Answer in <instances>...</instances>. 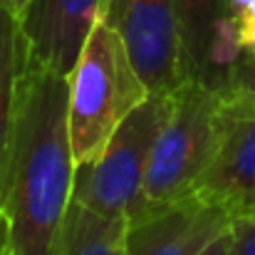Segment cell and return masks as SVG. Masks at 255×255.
I'll return each mask as SVG.
<instances>
[{
	"instance_id": "cell-4",
	"label": "cell",
	"mask_w": 255,
	"mask_h": 255,
	"mask_svg": "<svg viewBox=\"0 0 255 255\" xmlns=\"http://www.w3.org/2000/svg\"><path fill=\"white\" fill-rule=\"evenodd\" d=\"M173 92H154L114 131L104 154L87 166L75 169L72 201L94 213L127 218L141 216V188L154 141L166 122Z\"/></svg>"
},
{
	"instance_id": "cell-11",
	"label": "cell",
	"mask_w": 255,
	"mask_h": 255,
	"mask_svg": "<svg viewBox=\"0 0 255 255\" xmlns=\"http://www.w3.org/2000/svg\"><path fill=\"white\" fill-rule=\"evenodd\" d=\"M176 12L181 27L186 75L203 80L211 32L216 22L231 12V0H176Z\"/></svg>"
},
{
	"instance_id": "cell-5",
	"label": "cell",
	"mask_w": 255,
	"mask_h": 255,
	"mask_svg": "<svg viewBox=\"0 0 255 255\" xmlns=\"http://www.w3.org/2000/svg\"><path fill=\"white\" fill-rule=\"evenodd\" d=\"M109 22L149 92H173L186 75L176 0H107Z\"/></svg>"
},
{
	"instance_id": "cell-14",
	"label": "cell",
	"mask_w": 255,
	"mask_h": 255,
	"mask_svg": "<svg viewBox=\"0 0 255 255\" xmlns=\"http://www.w3.org/2000/svg\"><path fill=\"white\" fill-rule=\"evenodd\" d=\"M233 20H236L238 42H241L243 52H255V5L233 12Z\"/></svg>"
},
{
	"instance_id": "cell-6",
	"label": "cell",
	"mask_w": 255,
	"mask_h": 255,
	"mask_svg": "<svg viewBox=\"0 0 255 255\" xmlns=\"http://www.w3.org/2000/svg\"><path fill=\"white\" fill-rule=\"evenodd\" d=\"M104 7L107 0H27L20 12L27 65L67 77Z\"/></svg>"
},
{
	"instance_id": "cell-16",
	"label": "cell",
	"mask_w": 255,
	"mask_h": 255,
	"mask_svg": "<svg viewBox=\"0 0 255 255\" xmlns=\"http://www.w3.org/2000/svg\"><path fill=\"white\" fill-rule=\"evenodd\" d=\"M25 5H27V0H0V7L10 10V12L17 15V17H20V12L25 10Z\"/></svg>"
},
{
	"instance_id": "cell-10",
	"label": "cell",
	"mask_w": 255,
	"mask_h": 255,
	"mask_svg": "<svg viewBox=\"0 0 255 255\" xmlns=\"http://www.w3.org/2000/svg\"><path fill=\"white\" fill-rule=\"evenodd\" d=\"M129 221L89 211L70 201L57 255H124Z\"/></svg>"
},
{
	"instance_id": "cell-7",
	"label": "cell",
	"mask_w": 255,
	"mask_h": 255,
	"mask_svg": "<svg viewBox=\"0 0 255 255\" xmlns=\"http://www.w3.org/2000/svg\"><path fill=\"white\" fill-rule=\"evenodd\" d=\"M193 198L218 208L231 221L255 216V117L228 114L216 156Z\"/></svg>"
},
{
	"instance_id": "cell-19",
	"label": "cell",
	"mask_w": 255,
	"mask_h": 255,
	"mask_svg": "<svg viewBox=\"0 0 255 255\" xmlns=\"http://www.w3.org/2000/svg\"><path fill=\"white\" fill-rule=\"evenodd\" d=\"M2 255H10V248H5V251H2Z\"/></svg>"
},
{
	"instance_id": "cell-15",
	"label": "cell",
	"mask_w": 255,
	"mask_h": 255,
	"mask_svg": "<svg viewBox=\"0 0 255 255\" xmlns=\"http://www.w3.org/2000/svg\"><path fill=\"white\" fill-rule=\"evenodd\" d=\"M231 246H233V236H231V228H228L226 233L213 238L198 255H231Z\"/></svg>"
},
{
	"instance_id": "cell-18",
	"label": "cell",
	"mask_w": 255,
	"mask_h": 255,
	"mask_svg": "<svg viewBox=\"0 0 255 255\" xmlns=\"http://www.w3.org/2000/svg\"><path fill=\"white\" fill-rule=\"evenodd\" d=\"M251 5H255V0H231V12H238V10L251 7Z\"/></svg>"
},
{
	"instance_id": "cell-2",
	"label": "cell",
	"mask_w": 255,
	"mask_h": 255,
	"mask_svg": "<svg viewBox=\"0 0 255 255\" xmlns=\"http://www.w3.org/2000/svg\"><path fill=\"white\" fill-rule=\"evenodd\" d=\"M129 50L102 12L67 75V124L75 169L94 164L119 124L149 99Z\"/></svg>"
},
{
	"instance_id": "cell-3",
	"label": "cell",
	"mask_w": 255,
	"mask_h": 255,
	"mask_svg": "<svg viewBox=\"0 0 255 255\" xmlns=\"http://www.w3.org/2000/svg\"><path fill=\"white\" fill-rule=\"evenodd\" d=\"M226 119L228 112L218 89L201 77H188L173 89L171 112L146 166L136 221L193 198L203 171L216 156Z\"/></svg>"
},
{
	"instance_id": "cell-17",
	"label": "cell",
	"mask_w": 255,
	"mask_h": 255,
	"mask_svg": "<svg viewBox=\"0 0 255 255\" xmlns=\"http://www.w3.org/2000/svg\"><path fill=\"white\" fill-rule=\"evenodd\" d=\"M7 248V221H5V213L0 211V255Z\"/></svg>"
},
{
	"instance_id": "cell-13",
	"label": "cell",
	"mask_w": 255,
	"mask_h": 255,
	"mask_svg": "<svg viewBox=\"0 0 255 255\" xmlns=\"http://www.w3.org/2000/svg\"><path fill=\"white\" fill-rule=\"evenodd\" d=\"M231 236H233L231 255H255V216L233 221Z\"/></svg>"
},
{
	"instance_id": "cell-12",
	"label": "cell",
	"mask_w": 255,
	"mask_h": 255,
	"mask_svg": "<svg viewBox=\"0 0 255 255\" xmlns=\"http://www.w3.org/2000/svg\"><path fill=\"white\" fill-rule=\"evenodd\" d=\"M216 89L228 114L255 117V52H243Z\"/></svg>"
},
{
	"instance_id": "cell-9",
	"label": "cell",
	"mask_w": 255,
	"mask_h": 255,
	"mask_svg": "<svg viewBox=\"0 0 255 255\" xmlns=\"http://www.w3.org/2000/svg\"><path fill=\"white\" fill-rule=\"evenodd\" d=\"M27 67V45L20 17L0 7V196L10 159V141L17 112V87Z\"/></svg>"
},
{
	"instance_id": "cell-1",
	"label": "cell",
	"mask_w": 255,
	"mask_h": 255,
	"mask_svg": "<svg viewBox=\"0 0 255 255\" xmlns=\"http://www.w3.org/2000/svg\"><path fill=\"white\" fill-rule=\"evenodd\" d=\"M72 183L67 77L27 65L17 87L10 159L0 196L10 255H57Z\"/></svg>"
},
{
	"instance_id": "cell-8",
	"label": "cell",
	"mask_w": 255,
	"mask_h": 255,
	"mask_svg": "<svg viewBox=\"0 0 255 255\" xmlns=\"http://www.w3.org/2000/svg\"><path fill=\"white\" fill-rule=\"evenodd\" d=\"M231 218L196 198L129 223L124 255H198L231 228Z\"/></svg>"
}]
</instances>
